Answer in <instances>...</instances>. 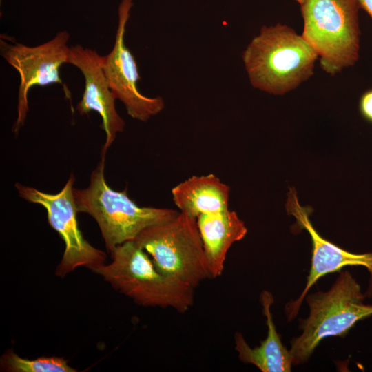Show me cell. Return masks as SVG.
I'll use <instances>...</instances> for the list:
<instances>
[{
  "label": "cell",
  "instance_id": "1",
  "mask_svg": "<svg viewBox=\"0 0 372 372\" xmlns=\"http://www.w3.org/2000/svg\"><path fill=\"white\" fill-rule=\"evenodd\" d=\"M242 58L253 87L282 95L313 76L318 54L302 35L278 23L263 25Z\"/></svg>",
  "mask_w": 372,
  "mask_h": 372
},
{
  "label": "cell",
  "instance_id": "6",
  "mask_svg": "<svg viewBox=\"0 0 372 372\" xmlns=\"http://www.w3.org/2000/svg\"><path fill=\"white\" fill-rule=\"evenodd\" d=\"M134 241L161 272L194 289L211 278L196 218L179 211L174 218L145 229Z\"/></svg>",
  "mask_w": 372,
  "mask_h": 372
},
{
  "label": "cell",
  "instance_id": "11",
  "mask_svg": "<svg viewBox=\"0 0 372 372\" xmlns=\"http://www.w3.org/2000/svg\"><path fill=\"white\" fill-rule=\"evenodd\" d=\"M102 60L103 56L95 50L75 45L70 47L67 63L76 67L85 79V89L81 101L76 105L77 111L81 115L95 111L102 118L105 141L101 155V158L105 159L106 152L117 134L124 130L125 121L116 110V99L109 87Z\"/></svg>",
  "mask_w": 372,
  "mask_h": 372
},
{
  "label": "cell",
  "instance_id": "13",
  "mask_svg": "<svg viewBox=\"0 0 372 372\" xmlns=\"http://www.w3.org/2000/svg\"><path fill=\"white\" fill-rule=\"evenodd\" d=\"M260 302L268 329L266 338L260 342L259 346L251 348L242 334L236 332L234 335L235 349L240 361L254 365L262 372H289L293 365L291 355L290 351L283 345L273 320L271 306L274 299L272 294L263 291Z\"/></svg>",
  "mask_w": 372,
  "mask_h": 372
},
{
  "label": "cell",
  "instance_id": "10",
  "mask_svg": "<svg viewBox=\"0 0 372 372\" xmlns=\"http://www.w3.org/2000/svg\"><path fill=\"white\" fill-rule=\"evenodd\" d=\"M285 206L287 213L296 218L297 225L309 233L312 244L311 263L307 283L298 299L286 304L287 320L290 321L296 317L309 289L320 278L328 273L340 271L344 267L362 266L369 271L370 278L364 296L371 298L372 253H352L322 238L309 220L310 209L300 204L294 187L289 188Z\"/></svg>",
  "mask_w": 372,
  "mask_h": 372
},
{
  "label": "cell",
  "instance_id": "3",
  "mask_svg": "<svg viewBox=\"0 0 372 372\" xmlns=\"http://www.w3.org/2000/svg\"><path fill=\"white\" fill-rule=\"evenodd\" d=\"M105 159L92 172L88 186L74 188L77 212L91 216L97 223L105 246L112 255L115 249L134 240L145 229L174 218L178 211L172 209L140 207L126 190L116 191L107 184Z\"/></svg>",
  "mask_w": 372,
  "mask_h": 372
},
{
  "label": "cell",
  "instance_id": "7",
  "mask_svg": "<svg viewBox=\"0 0 372 372\" xmlns=\"http://www.w3.org/2000/svg\"><path fill=\"white\" fill-rule=\"evenodd\" d=\"M75 180L72 174L61 190L54 194L19 183L14 185L21 198L41 205L45 209L50 225L65 243L62 258L55 271L56 275L60 277H64L80 267L92 270L103 264L106 259L105 253L93 247L79 228L73 194Z\"/></svg>",
  "mask_w": 372,
  "mask_h": 372
},
{
  "label": "cell",
  "instance_id": "12",
  "mask_svg": "<svg viewBox=\"0 0 372 372\" xmlns=\"http://www.w3.org/2000/svg\"><path fill=\"white\" fill-rule=\"evenodd\" d=\"M197 225L211 277L220 276L229 249L245 236L247 228L236 212L229 209L200 215L197 218Z\"/></svg>",
  "mask_w": 372,
  "mask_h": 372
},
{
  "label": "cell",
  "instance_id": "14",
  "mask_svg": "<svg viewBox=\"0 0 372 372\" xmlns=\"http://www.w3.org/2000/svg\"><path fill=\"white\" fill-rule=\"evenodd\" d=\"M171 193L180 212L196 218L229 209L230 188L212 174L193 176L174 187Z\"/></svg>",
  "mask_w": 372,
  "mask_h": 372
},
{
  "label": "cell",
  "instance_id": "2",
  "mask_svg": "<svg viewBox=\"0 0 372 372\" xmlns=\"http://www.w3.org/2000/svg\"><path fill=\"white\" fill-rule=\"evenodd\" d=\"M111 257V262L91 271L136 304L169 307L181 313L193 305L194 288L161 272L134 240L118 245Z\"/></svg>",
  "mask_w": 372,
  "mask_h": 372
},
{
  "label": "cell",
  "instance_id": "15",
  "mask_svg": "<svg viewBox=\"0 0 372 372\" xmlns=\"http://www.w3.org/2000/svg\"><path fill=\"white\" fill-rule=\"evenodd\" d=\"M1 371L8 372H76L63 358L41 357L34 360L23 358L12 349L7 350L0 360Z\"/></svg>",
  "mask_w": 372,
  "mask_h": 372
},
{
  "label": "cell",
  "instance_id": "8",
  "mask_svg": "<svg viewBox=\"0 0 372 372\" xmlns=\"http://www.w3.org/2000/svg\"><path fill=\"white\" fill-rule=\"evenodd\" d=\"M69 39V33L62 30L47 42L36 46H28L16 41L8 43L1 37V55L20 76L17 117L12 129L16 135L27 117L30 89L34 86L62 84L59 70L63 63H68Z\"/></svg>",
  "mask_w": 372,
  "mask_h": 372
},
{
  "label": "cell",
  "instance_id": "17",
  "mask_svg": "<svg viewBox=\"0 0 372 372\" xmlns=\"http://www.w3.org/2000/svg\"><path fill=\"white\" fill-rule=\"evenodd\" d=\"M360 8L364 10L372 19V0H357Z\"/></svg>",
  "mask_w": 372,
  "mask_h": 372
},
{
  "label": "cell",
  "instance_id": "5",
  "mask_svg": "<svg viewBox=\"0 0 372 372\" xmlns=\"http://www.w3.org/2000/svg\"><path fill=\"white\" fill-rule=\"evenodd\" d=\"M303 19L302 37L318 54L323 71L333 76L359 59L357 0H295Z\"/></svg>",
  "mask_w": 372,
  "mask_h": 372
},
{
  "label": "cell",
  "instance_id": "9",
  "mask_svg": "<svg viewBox=\"0 0 372 372\" xmlns=\"http://www.w3.org/2000/svg\"><path fill=\"white\" fill-rule=\"evenodd\" d=\"M133 0H122L118 6V23L115 43L110 52L103 56L102 66L109 87L116 99L125 105L132 118L146 122L165 107L162 97H149L138 89L140 79L134 56L125 43L126 25Z\"/></svg>",
  "mask_w": 372,
  "mask_h": 372
},
{
  "label": "cell",
  "instance_id": "4",
  "mask_svg": "<svg viewBox=\"0 0 372 372\" xmlns=\"http://www.w3.org/2000/svg\"><path fill=\"white\" fill-rule=\"evenodd\" d=\"M364 297L347 271L340 273L328 291L306 296L309 315L300 319L302 333L291 341L292 364L306 362L323 339L343 337L358 321L372 316V304H364Z\"/></svg>",
  "mask_w": 372,
  "mask_h": 372
},
{
  "label": "cell",
  "instance_id": "16",
  "mask_svg": "<svg viewBox=\"0 0 372 372\" xmlns=\"http://www.w3.org/2000/svg\"><path fill=\"white\" fill-rule=\"evenodd\" d=\"M359 109L363 118L372 123V89L366 91L361 96Z\"/></svg>",
  "mask_w": 372,
  "mask_h": 372
}]
</instances>
